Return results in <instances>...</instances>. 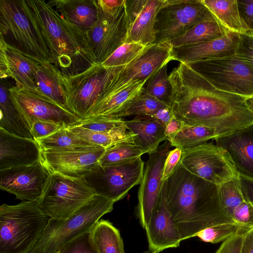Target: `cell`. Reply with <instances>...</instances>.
<instances>
[{
	"instance_id": "cell-50",
	"label": "cell",
	"mask_w": 253,
	"mask_h": 253,
	"mask_svg": "<svg viewBox=\"0 0 253 253\" xmlns=\"http://www.w3.org/2000/svg\"><path fill=\"white\" fill-rule=\"evenodd\" d=\"M147 2V0H126V10L130 25L134 21Z\"/></svg>"
},
{
	"instance_id": "cell-46",
	"label": "cell",
	"mask_w": 253,
	"mask_h": 253,
	"mask_svg": "<svg viewBox=\"0 0 253 253\" xmlns=\"http://www.w3.org/2000/svg\"><path fill=\"white\" fill-rule=\"evenodd\" d=\"M235 54L253 66V36L247 33L239 34Z\"/></svg>"
},
{
	"instance_id": "cell-29",
	"label": "cell",
	"mask_w": 253,
	"mask_h": 253,
	"mask_svg": "<svg viewBox=\"0 0 253 253\" xmlns=\"http://www.w3.org/2000/svg\"><path fill=\"white\" fill-rule=\"evenodd\" d=\"M5 50L10 77L15 80V85L36 95L41 96L38 89L34 74L38 62L14 50L5 42Z\"/></svg>"
},
{
	"instance_id": "cell-34",
	"label": "cell",
	"mask_w": 253,
	"mask_h": 253,
	"mask_svg": "<svg viewBox=\"0 0 253 253\" xmlns=\"http://www.w3.org/2000/svg\"><path fill=\"white\" fill-rule=\"evenodd\" d=\"M67 128L85 141L93 145L102 146L106 149L123 142L134 144L135 134L127 130L102 132L73 125Z\"/></svg>"
},
{
	"instance_id": "cell-2",
	"label": "cell",
	"mask_w": 253,
	"mask_h": 253,
	"mask_svg": "<svg viewBox=\"0 0 253 253\" xmlns=\"http://www.w3.org/2000/svg\"><path fill=\"white\" fill-rule=\"evenodd\" d=\"M163 186L166 207L182 240L208 227L234 222L221 207L219 186L192 174L180 162Z\"/></svg>"
},
{
	"instance_id": "cell-1",
	"label": "cell",
	"mask_w": 253,
	"mask_h": 253,
	"mask_svg": "<svg viewBox=\"0 0 253 253\" xmlns=\"http://www.w3.org/2000/svg\"><path fill=\"white\" fill-rule=\"evenodd\" d=\"M173 116L191 126L209 127L216 137L253 125L247 97L220 90L185 63L169 77Z\"/></svg>"
},
{
	"instance_id": "cell-40",
	"label": "cell",
	"mask_w": 253,
	"mask_h": 253,
	"mask_svg": "<svg viewBox=\"0 0 253 253\" xmlns=\"http://www.w3.org/2000/svg\"><path fill=\"white\" fill-rule=\"evenodd\" d=\"M251 229L235 222H226L206 228L197 233L195 237L205 242L216 244Z\"/></svg>"
},
{
	"instance_id": "cell-55",
	"label": "cell",
	"mask_w": 253,
	"mask_h": 253,
	"mask_svg": "<svg viewBox=\"0 0 253 253\" xmlns=\"http://www.w3.org/2000/svg\"><path fill=\"white\" fill-rule=\"evenodd\" d=\"M241 253H253V228L245 234Z\"/></svg>"
},
{
	"instance_id": "cell-38",
	"label": "cell",
	"mask_w": 253,
	"mask_h": 253,
	"mask_svg": "<svg viewBox=\"0 0 253 253\" xmlns=\"http://www.w3.org/2000/svg\"><path fill=\"white\" fill-rule=\"evenodd\" d=\"M168 107H169L151 95L142 92L113 118H123L133 115L149 116L159 109Z\"/></svg>"
},
{
	"instance_id": "cell-49",
	"label": "cell",
	"mask_w": 253,
	"mask_h": 253,
	"mask_svg": "<svg viewBox=\"0 0 253 253\" xmlns=\"http://www.w3.org/2000/svg\"><path fill=\"white\" fill-rule=\"evenodd\" d=\"M237 0L241 19L248 29L247 33L253 32V0Z\"/></svg>"
},
{
	"instance_id": "cell-10",
	"label": "cell",
	"mask_w": 253,
	"mask_h": 253,
	"mask_svg": "<svg viewBox=\"0 0 253 253\" xmlns=\"http://www.w3.org/2000/svg\"><path fill=\"white\" fill-rule=\"evenodd\" d=\"M97 6L98 19L86 37L95 63L101 64L125 43L130 23L126 0L121 7L114 10Z\"/></svg>"
},
{
	"instance_id": "cell-57",
	"label": "cell",
	"mask_w": 253,
	"mask_h": 253,
	"mask_svg": "<svg viewBox=\"0 0 253 253\" xmlns=\"http://www.w3.org/2000/svg\"><path fill=\"white\" fill-rule=\"evenodd\" d=\"M247 34L253 36V32H249V33H247Z\"/></svg>"
},
{
	"instance_id": "cell-9",
	"label": "cell",
	"mask_w": 253,
	"mask_h": 253,
	"mask_svg": "<svg viewBox=\"0 0 253 253\" xmlns=\"http://www.w3.org/2000/svg\"><path fill=\"white\" fill-rule=\"evenodd\" d=\"M125 66L106 68L95 64L76 75H63L69 110L83 119L112 78Z\"/></svg>"
},
{
	"instance_id": "cell-41",
	"label": "cell",
	"mask_w": 253,
	"mask_h": 253,
	"mask_svg": "<svg viewBox=\"0 0 253 253\" xmlns=\"http://www.w3.org/2000/svg\"><path fill=\"white\" fill-rule=\"evenodd\" d=\"M147 46L136 42L125 43L102 62L101 65L106 68L126 65L137 57Z\"/></svg>"
},
{
	"instance_id": "cell-3",
	"label": "cell",
	"mask_w": 253,
	"mask_h": 253,
	"mask_svg": "<svg viewBox=\"0 0 253 253\" xmlns=\"http://www.w3.org/2000/svg\"><path fill=\"white\" fill-rule=\"evenodd\" d=\"M19 1L49 50L54 64L64 76L76 75L95 64L86 34L64 18L47 1Z\"/></svg>"
},
{
	"instance_id": "cell-8",
	"label": "cell",
	"mask_w": 253,
	"mask_h": 253,
	"mask_svg": "<svg viewBox=\"0 0 253 253\" xmlns=\"http://www.w3.org/2000/svg\"><path fill=\"white\" fill-rule=\"evenodd\" d=\"M188 65L220 90L247 98L253 96V66L236 54Z\"/></svg>"
},
{
	"instance_id": "cell-11",
	"label": "cell",
	"mask_w": 253,
	"mask_h": 253,
	"mask_svg": "<svg viewBox=\"0 0 253 253\" xmlns=\"http://www.w3.org/2000/svg\"><path fill=\"white\" fill-rule=\"evenodd\" d=\"M213 17L201 0H165L156 16L153 44L169 42Z\"/></svg>"
},
{
	"instance_id": "cell-27",
	"label": "cell",
	"mask_w": 253,
	"mask_h": 253,
	"mask_svg": "<svg viewBox=\"0 0 253 253\" xmlns=\"http://www.w3.org/2000/svg\"><path fill=\"white\" fill-rule=\"evenodd\" d=\"M146 82L143 81L133 82L113 95L97 100L84 119L96 117L113 118L142 93Z\"/></svg>"
},
{
	"instance_id": "cell-7",
	"label": "cell",
	"mask_w": 253,
	"mask_h": 253,
	"mask_svg": "<svg viewBox=\"0 0 253 253\" xmlns=\"http://www.w3.org/2000/svg\"><path fill=\"white\" fill-rule=\"evenodd\" d=\"M95 195L84 177L51 173L38 201L50 218L62 220L69 217Z\"/></svg>"
},
{
	"instance_id": "cell-33",
	"label": "cell",
	"mask_w": 253,
	"mask_h": 253,
	"mask_svg": "<svg viewBox=\"0 0 253 253\" xmlns=\"http://www.w3.org/2000/svg\"><path fill=\"white\" fill-rule=\"evenodd\" d=\"M91 234L99 253H125L119 230L108 220L100 219Z\"/></svg>"
},
{
	"instance_id": "cell-17",
	"label": "cell",
	"mask_w": 253,
	"mask_h": 253,
	"mask_svg": "<svg viewBox=\"0 0 253 253\" xmlns=\"http://www.w3.org/2000/svg\"><path fill=\"white\" fill-rule=\"evenodd\" d=\"M8 90L13 103L28 125L31 120L38 119L54 122L68 127L80 120L70 111L19 86L10 85Z\"/></svg>"
},
{
	"instance_id": "cell-4",
	"label": "cell",
	"mask_w": 253,
	"mask_h": 253,
	"mask_svg": "<svg viewBox=\"0 0 253 253\" xmlns=\"http://www.w3.org/2000/svg\"><path fill=\"white\" fill-rule=\"evenodd\" d=\"M49 217L38 200L0 207V253H28L45 229Z\"/></svg>"
},
{
	"instance_id": "cell-26",
	"label": "cell",
	"mask_w": 253,
	"mask_h": 253,
	"mask_svg": "<svg viewBox=\"0 0 253 253\" xmlns=\"http://www.w3.org/2000/svg\"><path fill=\"white\" fill-rule=\"evenodd\" d=\"M165 2V0H147L142 10L130 25L125 43L136 42L144 45L154 43L156 16Z\"/></svg>"
},
{
	"instance_id": "cell-21",
	"label": "cell",
	"mask_w": 253,
	"mask_h": 253,
	"mask_svg": "<svg viewBox=\"0 0 253 253\" xmlns=\"http://www.w3.org/2000/svg\"><path fill=\"white\" fill-rule=\"evenodd\" d=\"M41 149L36 140L12 134L0 128V170L35 164Z\"/></svg>"
},
{
	"instance_id": "cell-15",
	"label": "cell",
	"mask_w": 253,
	"mask_h": 253,
	"mask_svg": "<svg viewBox=\"0 0 253 253\" xmlns=\"http://www.w3.org/2000/svg\"><path fill=\"white\" fill-rule=\"evenodd\" d=\"M169 140L159 146L149 157L138 191L136 215L144 229L147 227L160 196L163 181V170L166 158L170 147Z\"/></svg>"
},
{
	"instance_id": "cell-35",
	"label": "cell",
	"mask_w": 253,
	"mask_h": 253,
	"mask_svg": "<svg viewBox=\"0 0 253 253\" xmlns=\"http://www.w3.org/2000/svg\"><path fill=\"white\" fill-rule=\"evenodd\" d=\"M36 141L41 150H69L95 145L75 135L65 127Z\"/></svg>"
},
{
	"instance_id": "cell-56",
	"label": "cell",
	"mask_w": 253,
	"mask_h": 253,
	"mask_svg": "<svg viewBox=\"0 0 253 253\" xmlns=\"http://www.w3.org/2000/svg\"><path fill=\"white\" fill-rule=\"evenodd\" d=\"M247 102L250 108L253 111V96L248 98L247 100Z\"/></svg>"
},
{
	"instance_id": "cell-18",
	"label": "cell",
	"mask_w": 253,
	"mask_h": 253,
	"mask_svg": "<svg viewBox=\"0 0 253 253\" xmlns=\"http://www.w3.org/2000/svg\"><path fill=\"white\" fill-rule=\"evenodd\" d=\"M49 173L40 161L34 165L0 170V188L22 201L38 200Z\"/></svg>"
},
{
	"instance_id": "cell-5",
	"label": "cell",
	"mask_w": 253,
	"mask_h": 253,
	"mask_svg": "<svg viewBox=\"0 0 253 253\" xmlns=\"http://www.w3.org/2000/svg\"><path fill=\"white\" fill-rule=\"evenodd\" d=\"M114 203L96 195L66 219L49 218L42 234L28 253H56L74 239L91 232L102 216L112 211Z\"/></svg>"
},
{
	"instance_id": "cell-6",
	"label": "cell",
	"mask_w": 253,
	"mask_h": 253,
	"mask_svg": "<svg viewBox=\"0 0 253 253\" xmlns=\"http://www.w3.org/2000/svg\"><path fill=\"white\" fill-rule=\"evenodd\" d=\"M0 39L38 63L54 64L49 50L23 11L19 0H0Z\"/></svg>"
},
{
	"instance_id": "cell-31",
	"label": "cell",
	"mask_w": 253,
	"mask_h": 253,
	"mask_svg": "<svg viewBox=\"0 0 253 253\" xmlns=\"http://www.w3.org/2000/svg\"><path fill=\"white\" fill-rule=\"evenodd\" d=\"M228 32L213 17L197 24L169 42L173 47H179L215 40Z\"/></svg>"
},
{
	"instance_id": "cell-37",
	"label": "cell",
	"mask_w": 253,
	"mask_h": 253,
	"mask_svg": "<svg viewBox=\"0 0 253 253\" xmlns=\"http://www.w3.org/2000/svg\"><path fill=\"white\" fill-rule=\"evenodd\" d=\"M168 65H164L148 80L142 92L170 107L171 85L167 73Z\"/></svg>"
},
{
	"instance_id": "cell-12",
	"label": "cell",
	"mask_w": 253,
	"mask_h": 253,
	"mask_svg": "<svg viewBox=\"0 0 253 253\" xmlns=\"http://www.w3.org/2000/svg\"><path fill=\"white\" fill-rule=\"evenodd\" d=\"M144 169V162L139 157L118 165L103 166L98 164L84 177L96 195L115 203L140 184Z\"/></svg>"
},
{
	"instance_id": "cell-36",
	"label": "cell",
	"mask_w": 253,
	"mask_h": 253,
	"mask_svg": "<svg viewBox=\"0 0 253 253\" xmlns=\"http://www.w3.org/2000/svg\"><path fill=\"white\" fill-rule=\"evenodd\" d=\"M146 153L141 147L133 143L123 142L106 149L99 161L103 166L118 165L132 161Z\"/></svg>"
},
{
	"instance_id": "cell-52",
	"label": "cell",
	"mask_w": 253,
	"mask_h": 253,
	"mask_svg": "<svg viewBox=\"0 0 253 253\" xmlns=\"http://www.w3.org/2000/svg\"><path fill=\"white\" fill-rule=\"evenodd\" d=\"M239 179L243 193L246 199L253 207V179L239 175Z\"/></svg>"
},
{
	"instance_id": "cell-39",
	"label": "cell",
	"mask_w": 253,
	"mask_h": 253,
	"mask_svg": "<svg viewBox=\"0 0 253 253\" xmlns=\"http://www.w3.org/2000/svg\"><path fill=\"white\" fill-rule=\"evenodd\" d=\"M219 196L222 209L231 218L233 211L246 200L239 177L219 185Z\"/></svg>"
},
{
	"instance_id": "cell-44",
	"label": "cell",
	"mask_w": 253,
	"mask_h": 253,
	"mask_svg": "<svg viewBox=\"0 0 253 253\" xmlns=\"http://www.w3.org/2000/svg\"><path fill=\"white\" fill-rule=\"evenodd\" d=\"M29 126L32 136L35 140L47 136L65 127L54 122L38 119L31 120L29 123Z\"/></svg>"
},
{
	"instance_id": "cell-42",
	"label": "cell",
	"mask_w": 253,
	"mask_h": 253,
	"mask_svg": "<svg viewBox=\"0 0 253 253\" xmlns=\"http://www.w3.org/2000/svg\"><path fill=\"white\" fill-rule=\"evenodd\" d=\"M93 131L111 132L117 130H127L123 118L96 117L79 120L73 125ZM72 125V126H73Z\"/></svg>"
},
{
	"instance_id": "cell-43",
	"label": "cell",
	"mask_w": 253,
	"mask_h": 253,
	"mask_svg": "<svg viewBox=\"0 0 253 253\" xmlns=\"http://www.w3.org/2000/svg\"><path fill=\"white\" fill-rule=\"evenodd\" d=\"M56 253H99L91 232H86L66 244Z\"/></svg>"
},
{
	"instance_id": "cell-30",
	"label": "cell",
	"mask_w": 253,
	"mask_h": 253,
	"mask_svg": "<svg viewBox=\"0 0 253 253\" xmlns=\"http://www.w3.org/2000/svg\"><path fill=\"white\" fill-rule=\"evenodd\" d=\"M214 18L227 30L247 33L248 29L240 15L237 0H201Z\"/></svg>"
},
{
	"instance_id": "cell-14",
	"label": "cell",
	"mask_w": 253,
	"mask_h": 253,
	"mask_svg": "<svg viewBox=\"0 0 253 253\" xmlns=\"http://www.w3.org/2000/svg\"><path fill=\"white\" fill-rule=\"evenodd\" d=\"M171 49L168 42L147 45L137 57L125 65L112 78L97 100L113 95L133 82H147L160 68L172 60Z\"/></svg>"
},
{
	"instance_id": "cell-20",
	"label": "cell",
	"mask_w": 253,
	"mask_h": 253,
	"mask_svg": "<svg viewBox=\"0 0 253 253\" xmlns=\"http://www.w3.org/2000/svg\"><path fill=\"white\" fill-rule=\"evenodd\" d=\"M239 34L229 31L215 40L179 47H172L171 60L189 64L197 61L235 55Z\"/></svg>"
},
{
	"instance_id": "cell-22",
	"label": "cell",
	"mask_w": 253,
	"mask_h": 253,
	"mask_svg": "<svg viewBox=\"0 0 253 253\" xmlns=\"http://www.w3.org/2000/svg\"><path fill=\"white\" fill-rule=\"evenodd\" d=\"M239 175L253 179V125L215 138Z\"/></svg>"
},
{
	"instance_id": "cell-23",
	"label": "cell",
	"mask_w": 253,
	"mask_h": 253,
	"mask_svg": "<svg viewBox=\"0 0 253 253\" xmlns=\"http://www.w3.org/2000/svg\"><path fill=\"white\" fill-rule=\"evenodd\" d=\"M47 2L64 18L86 35L98 19L96 0H50Z\"/></svg>"
},
{
	"instance_id": "cell-47",
	"label": "cell",
	"mask_w": 253,
	"mask_h": 253,
	"mask_svg": "<svg viewBox=\"0 0 253 253\" xmlns=\"http://www.w3.org/2000/svg\"><path fill=\"white\" fill-rule=\"evenodd\" d=\"M249 230L241 232L223 241L215 253H241L244 236Z\"/></svg>"
},
{
	"instance_id": "cell-48",
	"label": "cell",
	"mask_w": 253,
	"mask_h": 253,
	"mask_svg": "<svg viewBox=\"0 0 253 253\" xmlns=\"http://www.w3.org/2000/svg\"><path fill=\"white\" fill-rule=\"evenodd\" d=\"M182 153V150L178 148L169 151L163 167L162 175L163 182L169 177L180 162Z\"/></svg>"
},
{
	"instance_id": "cell-45",
	"label": "cell",
	"mask_w": 253,
	"mask_h": 253,
	"mask_svg": "<svg viewBox=\"0 0 253 253\" xmlns=\"http://www.w3.org/2000/svg\"><path fill=\"white\" fill-rule=\"evenodd\" d=\"M231 218L243 226L253 228V207L246 199L233 211Z\"/></svg>"
},
{
	"instance_id": "cell-58",
	"label": "cell",
	"mask_w": 253,
	"mask_h": 253,
	"mask_svg": "<svg viewBox=\"0 0 253 253\" xmlns=\"http://www.w3.org/2000/svg\"><path fill=\"white\" fill-rule=\"evenodd\" d=\"M151 253V252H150V253H149V252H144V253Z\"/></svg>"
},
{
	"instance_id": "cell-54",
	"label": "cell",
	"mask_w": 253,
	"mask_h": 253,
	"mask_svg": "<svg viewBox=\"0 0 253 253\" xmlns=\"http://www.w3.org/2000/svg\"><path fill=\"white\" fill-rule=\"evenodd\" d=\"M181 125V121L174 116L170 120L165 127V134L167 137V140L178 131Z\"/></svg>"
},
{
	"instance_id": "cell-16",
	"label": "cell",
	"mask_w": 253,
	"mask_h": 253,
	"mask_svg": "<svg viewBox=\"0 0 253 253\" xmlns=\"http://www.w3.org/2000/svg\"><path fill=\"white\" fill-rule=\"evenodd\" d=\"M105 150L98 145L69 150H41L40 162L49 173L83 177L99 164Z\"/></svg>"
},
{
	"instance_id": "cell-13",
	"label": "cell",
	"mask_w": 253,
	"mask_h": 253,
	"mask_svg": "<svg viewBox=\"0 0 253 253\" xmlns=\"http://www.w3.org/2000/svg\"><path fill=\"white\" fill-rule=\"evenodd\" d=\"M180 163L192 174L218 186L239 177L227 152L211 143L182 151Z\"/></svg>"
},
{
	"instance_id": "cell-28",
	"label": "cell",
	"mask_w": 253,
	"mask_h": 253,
	"mask_svg": "<svg viewBox=\"0 0 253 253\" xmlns=\"http://www.w3.org/2000/svg\"><path fill=\"white\" fill-rule=\"evenodd\" d=\"M10 85L6 80H0V128L17 136L33 139L28 124L10 97Z\"/></svg>"
},
{
	"instance_id": "cell-53",
	"label": "cell",
	"mask_w": 253,
	"mask_h": 253,
	"mask_svg": "<svg viewBox=\"0 0 253 253\" xmlns=\"http://www.w3.org/2000/svg\"><path fill=\"white\" fill-rule=\"evenodd\" d=\"M147 117L160 121L166 126L174 116L171 108L168 107L159 109L152 115Z\"/></svg>"
},
{
	"instance_id": "cell-51",
	"label": "cell",
	"mask_w": 253,
	"mask_h": 253,
	"mask_svg": "<svg viewBox=\"0 0 253 253\" xmlns=\"http://www.w3.org/2000/svg\"><path fill=\"white\" fill-rule=\"evenodd\" d=\"M0 80H6L10 78L5 50V42L1 39H0Z\"/></svg>"
},
{
	"instance_id": "cell-25",
	"label": "cell",
	"mask_w": 253,
	"mask_h": 253,
	"mask_svg": "<svg viewBox=\"0 0 253 253\" xmlns=\"http://www.w3.org/2000/svg\"><path fill=\"white\" fill-rule=\"evenodd\" d=\"M127 129L135 134L134 144L149 155L155 151L160 143L167 140L165 126L160 121L147 116H136L125 121Z\"/></svg>"
},
{
	"instance_id": "cell-32",
	"label": "cell",
	"mask_w": 253,
	"mask_h": 253,
	"mask_svg": "<svg viewBox=\"0 0 253 253\" xmlns=\"http://www.w3.org/2000/svg\"><path fill=\"white\" fill-rule=\"evenodd\" d=\"M216 137L215 131L208 127L191 126L181 122L180 129L168 138L171 146L182 151L195 148Z\"/></svg>"
},
{
	"instance_id": "cell-19",
	"label": "cell",
	"mask_w": 253,
	"mask_h": 253,
	"mask_svg": "<svg viewBox=\"0 0 253 253\" xmlns=\"http://www.w3.org/2000/svg\"><path fill=\"white\" fill-rule=\"evenodd\" d=\"M145 229L151 253H159L168 248L178 247L182 241L166 207L163 185L159 201Z\"/></svg>"
},
{
	"instance_id": "cell-24",
	"label": "cell",
	"mask_w": 253,
	"mask_h": 253,
	"mask_svg": "<svg viewBox=\"0 0 253 253\" xmlns=\"http://www.w3.org/2000/svg\"><path fill=\"white\" fill-rule=\"evenodd\" d=\"M34 74L40 95L70 111L67 105L63 75L55 65L50 62L37 63Z\"/></svg>"
}]
</instances>
